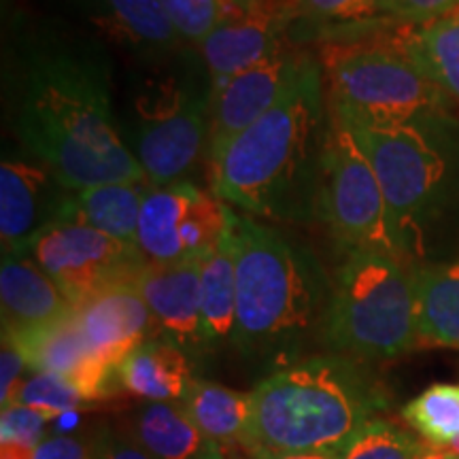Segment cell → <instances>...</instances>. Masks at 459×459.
<instances>
[{
    "label": "cell",
    "mask_w": 459,
    "mask_h": 459,
    "mask_svg": "<svg viewBox=\"0 0 459 459\" xmlns=\"http://www.w3.org/2000/svg\"><path fill=\"white\" fill-rule=\"evenodd\" d=\"M183 409L211 440L254 451V400L220 383L194 378L183 398Z\"/></svg>",
    "instance_id": "19"
},
{
    "label": "cell",
    "mask_w": 459,
    "mask_h": 459,
    "mask_svg": "<svg viewBox=\"0 0 459 459\" xmlns=\"http://www.w3.org/2000/svg\"><path fill=\"white\" fill-rule=\"evenodd\" d=\"M34 451L22 443H0V459H34Z\"/></svg>",
    "instance_id": "38"
},
{
    "label": "cell",
    "mask_w": 459,
    "mask_h": 459,
    "mask_svg": "<svg viewBox=\"0 0 459 459\" xmlns=\"http://www.w3.org/2000/svg\"><path fill=\"white\" fill-rule=\"evenodd\" d=\"M34 459H100V443H83L71 436H56L37 446Z\"/></svg>",
    "instance_id": "35"
},
{
    "label": "cell",
    "mask_w": 459,
    "mask_h": 459,
    "mask_svg": "<svg viewBox=\"0 0 459 459\" xmlns=\"http://www.w3.org/2000/svg\"><path fill=\"white\" fill-rule=\"evenodd\" d=\"M311 66L264 117L230 143L211 169L213 192L255 220L302 226L317 220L330 102Z\"/></svg>",
    "instance_id": "2"
},
{
    "label": "cell",
    "mask_w": 459,
    "mask_h": 459,
    "mask_svg": "<svg viewBox=\"0 0 459 459\" xmlns=\"http://www.w3.org/2000/svg\"><path fill=\"white\" fill-rule=\"evenodd\" d=\"M406 423L432 446H449L459 438V385L436 383L402 411Z\"/></svg>",
    "instance_id": "27"
},
{
    "label": "cell",
    "mask_w": 459,
    "mask_h": 459,
    "mask_svg": "<svg viewBox=\"0 0 459 459\" xmlns=\"http://www.w3.org/2000/svg\"><path fill=\"white\" fill-rule=\"evenodd\" d=\"M177 34L187 45L204 41L223 22L237 17L249 0H158Z\"/></svg>",
    "instance_id": "30"
},
{
    "label": "cell",
    "mask_w": 459,
    "mask_h": 459,
    "mask_svg": "<svg viewBox=\"0 0 459 459\" xmlns=\"http://www.w3.org/2000/svg\"><path fill=\"white\" fill-rule=\"evenodd\" d=\"M315 56L300 43L285 41L271 56L213 88L209 117V141L204 162L213 169L230 143L264 117L294 88Z\"/></svg>",
    "instance_id": "12"
},
{
    "label": "cell",
    "mask_w": 459,
    "mask_h": 459,
    "mask_svg": "<svg viewBox=\"0 0 459 459\" xmlns=\"http://www.w3.org/2000/svg\"><path fill=\"white\" fill-rule=\"evenodd\" d=\"M48 417L28 406L11 404L3 409L0 417V443H22L37 449L43 438Z\"/></svg>",
    "instance_id": "32"
},
{
    "label": "cell",
    "mask_w": 459,
    "mask_h": 459,
    "mask_svg": "<svg viewBox=\"0 0 459 459\" xmlns=\"http://www.w3.org/2000/svg\"><path fill=\"white\" fill-rule=\"evenodd\" d=\"M11 404L28 406V409L41 412L48 419H57L62 412L82 409L85 400L68 378L37 372V375L22 381V387L17 389Z\"/></svg>",
    "instance_id": "31"
},
{
    "label": "cell",
    "mask_w": 459,
    "mask_h": 459,
    "mask_svg": "<svg viewBox=\"0 0 459 459\" xmlns=\"http://www.w3.org/2000/svg\"><path fill=\"white\" fill-rule=\"evenodd\" d=\"M419 459H459V455H455V453H451L449 449H440V446H432V445H428V449H426V453H423L421 457Z\"/></svg>",
    "instance_id": "39"
},
{
    "label": "cell",
    "mask_w": 459,
    "mask_h": 459,
    "mask_svg": "<svg viewBox=\"0 0 459 459\" xmlns=\"http://www.w3.org/2000/svg\"><path fill=\"white\" fill-rule=\"evenodd\" d=\"M7 28L3 102L20 147L71 189L147 181L119 128L111 51L51 13L17 11Z\"/></svg>",
    "instance_id": "1"
},
{
    "label": "cell",
    "mask_w": 459,
    "mask_h": 459,
    "mask_svg": "<svg viewBox=\"0 0 459 459\" xmlns=\"http://www.w3.org/2000/svg\"><path fill=\"white\" fill-rule=\"evenodd\" d=\"M152 183L117 181L74 189L73 220L91 226L108 237L136 245V230L143 196Z\"/></svg>",
    "instance_id": "24"
},
{
    "label": "cell",
    "mask_w": 459,
    "mask_h": 459,
    "mask_svg": "<svg viewBox=\"0 0 459 459\" xmlns=\"http://www.w3.org/2000/svg\"><path fill=\"white\" fill-rule=\"evenodd\" d=\"M417 344L459 349V260L412 268Z\"/></svg>",
    "instance_id": "20"
},
{
    "label": "cell",
    "mask_w": 459,
    "mask_h": 459,
    "mask_svg": "<svg viewBox=\"0 0 459 459\" xmlns=\"http://www.w3.org/2000/svg\"><path fill=\"white\" fill-rule=\"evenodd\" d=\"M100 443V459H156L134 436L111 434Z\"/></svg>",
    "instance_id": "36"
},
{
    "label": "cell",
    "mask_w": 459,
    "mask_h": 459,
    "mask_svg": "<svg viewBox=\"0 0 459 459\" xmlns=\"http://www.w3.org/2000/svg\"><path fill=\"white\" fill-rule=\"evenodd\" d=\"M79 423V412L77 411H68V412H62L60 417H57V428L60 429H71Z\"/></svg>",
    "instance_id": "40"
},
{
    "label": "cell",
    "mask_w": 459,
    "mask_h": 459,
    "mask_svg": "<svg viewBox=\"0 0 459 459\" xmlns=\"http://www.w3.org/2000/svg\"><path fill=\"white\" fill-rule=\"evenodd\" d=\"M296 20L298 0H249L237 17L223 22L204 41L194 45L213 88L290 41Z\"/></svg>",
    "instance_id": "15"
},
{
    "label": "cell",
    "mask_w": 459,
    "mask_h": 459,
    "mask_svg": "<svg viewBox=\"0 0 459 459\" xmlns=\"http://www.w3.org/2000/svg\"><path fill=\"white\" fill-rule=\"evenodd\" d=\"M119 381L126 394L149 402H175L186 398L189 364L170 341H145L119 366Z\"/></svg>",
    "instance_id": "22"
},
{
    "label": "cell",
    "mask_w": 459,
    "mask_h": 459,
    "mask_svg": "<svg viewBox=\"0 0 459 459\" xmlns=\"http://www.w3.org/2000/svg\"><path fill=\"white\" fill-rule=\"evenodd\" d=\"M449 15L453 17V20H457V22H459V4H457V7H455V9H453V11H451V13H449Z\"/></svg>",
    "instance_id": "42"
},
{
    "label": "cell",
    "mask_w": 459,
    "mask_h": 459,
    "mask_svg": "<svg viewBox=\"0 0 459 459\" xmlns=\"http://www.w3.org/2000/svg\"><path fill=\"white\" fill-rule=\"evenodd\" d=\"M378 15H383L381 0H298V20L291 28V32H298L291 41H298L304 30L308 32V41H313L315 30L372 24Z\"/></svg>",
    "instance_id": "29"
},
{
    "label": "cell",
    "mask_w": 459,
    "mask_h": 459,
    "mask_svg": "<svg viewBox=\"0 0 459 459\" xmlns=\"http://www.w3.org/2000/svg\"><path fill=\"white\" fill-rule=\"evenodd\" d=\"M48 13L134 65L164 60L189 48L158 0H49Z\"/></svg>",
    "instance_id": "13"
},
{
    "label": "cell",
    "mask_w": 459,
    "mask_h": 459,
    "mask_svg": "<svg viewBox=\"0 0 459 459\" xmlns=\"http://www.w3.org/2000/svg\"><path fill=\"white\" fill-rule=\"evenodd\" d=\"M32 257L74 308L115 285L136 283L147 260L139 247L124 243L82 221H62L34 240Z\"/></svg>",
    "instance_id": "11"
},
{
    "label": "cell",
    "mask_w": 459,
    "mask_h": 459,
    "mask_svg": "<svg viewBox=\"0 0 459 459\" xmlns=\"http://www.w3.org/2000/svg\"><path fill=\"white\" fill-rule=\"evenodd\" d=\"M254 451H332L383 406L361 361L315 355L266 377L251 392ZM249 453V455H251Z\"/></svg>",
    "instance_id": "4"
},
{
    "label": "cell",
    "mask_w": 459,
    "mask_h": 459,
    "mask_svg": "<svg viewBox=\"0 0 459 459\" xmlns=\"http://www.w3.org/2000/svg\"><path fill=\"white\" fill-rule=\"evenodd\" d=\"M26 366L28 361L22 349L9 336H3V353H0V372H3L0 375L3 377V381H0V400H3V409L13 402L17 389L22 387L20 378Z\"/></svg>",
    "instance_id": "34"
},
{
    "label": "cell",
    "mask_w": 459,
    "mask_h": 459,
    "mask_svg": "<svg viewBox=\"0 0 459 459\" xmlns=\"http://www.w3.org/2000/svg\"><path fill=\"white\" fill-rule=\"evenodd\" d=\"M251 459H336L332 451H304V453H277V451H255Z\"/></svg>",
    "instance_id": "37"
},
{
    "label": "cell",
    "mask_w": 459,
    "mask_h": 459,
    "mask_svg": "<svg viewBox=\"0 0 459 459\" xmlns=\"http://www.w3.org/2000/svg\"><path fill=\"white\" fill-rule=\"evenodd\" d=\"M234 211L213 189L192 181L149 186L143 196L136 247L149 264L200 260L228 232Z\"/></svg>",
    "instance_id": "10"
},
{
    "label": "cell",
    "mask_w": 459,
    "mask_h": 459,
    "mask_svg": "<svg viewBox=\"0 0 459 459\" xmlns=\"http://www.w3.org/2000/svg\"><path fill=\"white\" fill-rule=\"evenodd\" d=\"M74 311L91 353L117 366L158 325L136 283L115 285Z\"/></svg>",
    "instance_id": "17"
},
{
    "label": "cell",
    "mask_w": 459,
    "mask_h": 459,
    "mask_svg": "<svg viewBox=\"0 0 459 459\" xmlns=\"http://www.w3.org/2000/svg\"><path fill=\"white\" fill-rule=\"evenodd\" d=\"M71 189L39 160L3 156L0 240L3 255H28L34 240L56 223L73 220Z\"/></svg>",
    "instance_id": "14"
},
{
    "label": "cell",
    "mask_w": 459,
    "mask_h": 459,
    "mask_svg": "<svg viewBox=\"0 0 459 459\" xmlns=\"http://www.w3.org/2000/svg\"><path fill=\"white\" fill-rule=\"evenodd\" d=\"M426 449L428 445L385 419H370L349 436L334 455L336 459H419Z\"/></svg>",
    "instance_id": "28"
},
{
    "label": "cell",
    "mask_w": 459,
    "mask_h": 459,
    "mask_svg": "<svg viewBox=\"0 0 459 459\" xmlns=\"http://www.w3.org/2000/svg\"><path fill=\"white\" fill-rule=\"evenodd\" d=\"M134 438L156 459H223L220 443L211 440L183 406L149 402L136 412Z\"/></svg>",
    "instance_id": "21"
},
{
    "label": "cell",
    "mask_w": 459,
    "mask_h": 459,
    "mask_svg": "<svg viewBox=\"0 0 459 459\" xmlns=\"http://www.w3.org/2000/svg\"><path fill=\"white\" fill-rule=\"evenodd\" d=\"M237 254L238 351L273 364H296L313 334H321L332 285L313 251L255 217H232Z\"/></svg>",
    "instance_id": "3"
},
{
    "label": "cell",
    "mask_w": 459,
    "mask_h": 459,
    "mask_svg": "<svg viewBox=\"0 0 459 459\" xmlns=\"http://www.w3.org/2000/svg\"><path fill=\"white\" fill-rule=\"evenodd\" d=\"M417 24L336 28L317 39V60L332 111L370 122L446 117L451 107L411 49Z\"/></svg>",
    "instance_id": "6"
},
{
    "label": "cell",
    "mask_w": 459,
    "mask_h": 459,
    "mask_svg": "<svg viewBox=\"0 0 459 459\" xmlns=\"http://www.w3.org/2000/svg\"><path fill=\"white\" fill-rule=\"evenodd\" d=\"M9 4H11V0H3V13L7 15V11H9Z\"/></svg>",
    "instance_id": "43"
},
{
    "label": "cell",
    "mask_w": 459,
    "mask_h": 459,
    "mask_svg": "<svg viewBox=\"0 0 459 459\" xmlns=\"http://www.w3.org/2000/svg\"><path fill=\"white\" fill-rule=\"evenodd\" d=\"M459 0H381L383 15L406 24H426L449 15Z\"/></svg>",
    "instance_id": "33"
},
{
    "label": "cell",
    "mask_w": 459,
    "mask_h": 459,
    "mask_svg": "<svg viewBox=\"0 0 459 459\" xmlns=\"http://www.w3.org/2000/svg\"><path fill=\"white\" fill-rule=\"evenodd\" d=\"M402 262L383 251H347L319 334L332 353L381 361L417 347L415 281Z\"/></svg>",
    "instance_id": "8"
},
{
    "label": "cell",
    "mask_w": 459,
    "mask_h": 459,
    "mask_svg": "<svg viewBox=\"0 0 459 459\" xmlns=\"http://www.w3.org/2000/svg\"><path fill=\"white\" fill-rule=\"evenodd\" d=\"M324 158L319 213L344 249L383 251L404 260L395 240L381 183L351 128L332 111Z\"/></svg>",
    "instance_id": "9"
},
{
    "label": "cell",
    "mask_w": 459,
    "mask_h": 459,
    "mask_svg": "<svg viewBox=\"0 0 459 459\" xmlns=\"http://www.w3.org/2000/svg\"><path fill=\"white\" fill-rule=\"evenodd\" d=\"M336 115L377 172L400 251L404 257L421 251L428 226L451 198L457 147L453 117L370 122Z\"/></svg>",
    "instance_id": "7"
},
{
    "label": "cell",
    "mask_w": 459,
    "mask_h": 459,
    "mask_svg": "<svg viewBox=\"0 0 459 459\" xmlns=\"http://www.w3.org/2000/svg\"><path fill=\"white\" fill-rule=\"evenodd\" d=\"M134 66L126 113L117 115L126 145L152 186L187 181L198 160L206 158L211 74L192 45Z\"/></svg>",
    "instance_id": "5"
},
{
    "label": "cell",
    "mask_w": 459,
    "mask_h": 459,
    "mask_svg": "<svg viewBox=\"0 0 459 459\" xmlns=\"http://www.w3.org/2000/svg\"><path fill=\"white\" fill-rule=\"evenodd\" d=\"M446 449H449L451 453H455V455H459V438L455 440V443H453V445H449V446H446Z\"/></svg>",
    "instance_id": "41"
},
{
    "label": "cell",
    "mask_w": 459,
    "mask_h": 459,
    "mask_svg": "<svg viewBox=\"0 0 459 459\" xmlns=\"http://www.w3.org/2000/svg\"><path fill=\"white\" fill-rule=\"evenodd\" d=\"M3 336H9L22 349L32 370L48 375L71 378L91 355L77 311L41 328L3 330Z\"/></svg>",
    "instance_id": "25"
},
{
    "label": "cell",
    "mask_w": 459,
    "mask_h": 459,
    "mask_svg": "<svg viewBox=\"0 0 459 459\" xmlns=\"http://www.w3.org/2000/svg\"><path fill=\"white\" fill-rule=\"evenodd\" d=\"M200 302L204 344L232 341L237 328V254L232 223L215 249L200 262Z\"/></svg>",
    "instance_id": "23"
},
{
    "label": "cell",
    "mask_w": 459,
    "mask_h": 459,
    "mask_svg": "<svg viewBox=\"0 0 459 459\" xmlns=\"http://www.w3.org/2000/svg\"><path fill=\"white\" fill-rule=\"evenodd\" d=\"M411 49L451 108L459 111V22L451 15L417 24Z\"/></svg>",
    "instance_id": "26"
},
{
    "label": "cell",
    "mask_w": 459,
    "mask_h": 459,
    "mask_svg": "<svg viewBox=\"0 0 459 459\" xmlns=\"http://www.w3.org/2000/svg\"><path fill=\"white\" fill-rule=\"evenodd\" d=\"M3 330H30L74 311L65 291L30 255H3L0 268Z\"/></svg>",
    "instance_id": "18"
},
{
    "label": "cell",
    "mask_w": 459,
    "mask_h": 459,
    "mask_svg": "<svg viewBox=\"0 0 459 459\" xmlns=\"http://www.w3.org/2000/svg\"><path fill=\"white\" fill-rule=\"evenodd\" d=\"M200 260L172 264H145L136 290L147 302L166 341L177 347H200L203 336V302H200Z\"/></svg>",
    "instance_id": "16"
}]
</instances>
